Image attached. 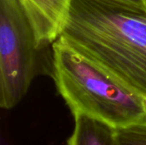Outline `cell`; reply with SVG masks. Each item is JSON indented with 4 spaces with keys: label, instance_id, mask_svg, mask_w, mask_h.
Wrapping results in <instances>:
<instances>
[{
    "label": "cell",
    "instance_id": "obj_8",
    "mask_svg": "<svg viewBox=\"0 0 146 145\" xmlns=\"http://www.w3.org/2000/svg\"><path fill=\"white\" fill-rule=\"evenodd\" d=\"M144 109H145V123H146V97H144Z\"/></svg>",
    "mask_w": 146,
    "mask_h": 145
},
{
    "label": "cell",
    "instance_id": "obj_3",
    "mask_svg": "<svg viewBox=\"0 0 146 145\" xmlns=\"http://www.w3.org/2000/svg\"><path fill=\"white\" fill-rule=\"evenodd\" d=\"M38 45L33 28L18 0H0V106L15 107L35 74Z\"/></svg>",
    "mask_w": 146,
    "mask_h": 145
},
{
    "label": "cell",
    "instance_id": "obj_2",
    "mask_svg": "<svg viewBox=\"0 0 146 145\" xmlns=\"http://www.w3.org/2000/svg\"><path fill=\"white\" fill-rule=\"evenodd\" d=\"M52 73L73 115L115 128L145 123L144 97L110 75L62 37L52 43Z\"/></svg>",
    "mask_w": 146,
    "mask_h": 145
},
{
    "label": "cell",
    "instance_id": "obj_6",
    "mask_svg": "<svg viewBox=\"0 0 146 145\" xmlns=\"http://www.w3.org/2000/svg\"><path fill=\"white\" fill-rule=\"evenodd\" d=\"M119 145H146V123L116 128Z\"/></svg>",
    "mask_w": 146,
    "mask_h": 145
},
{
    "label": "cell",
    "instance_id": "obj_1",
    "mask_svg": "<svg viewBox=\"0 0 146 145\" xmlns=\"http://www.w3.org/2000/svg\"><path fill=\"white\" fill-rule=\"evenodd\" d=\"M60 37L146 97L145 13L110 0H72Z\"/></svg>",
    "mask_w": 146,
    "mask_h": 145
},
{
    "label": "cell",
    "instance_id": "obj_5",
    "mask_svg": "<svg viewBox=\"0 0 146 145\" xmlns=\"http://www.w3.org/2000/svg\"><path fill=\"white\" fill-rule=\"evenodd\" d=\"M74 128L68 145H119L116 128L85 115H74Z\"/></svg>",
    "mask_w": 146,
    "mask_h": 145
},
{
    "label": "cell",
    "instance_id": "obj_4",
    "mask_svg": "<svg viewBox=\"0 0 146 145\" xmlns=\"http://www.w3.org/2000/svg\"><path fill=\"white\" fill-rule=\"evenodd\" d=\"M36 36L38 45L54 43L65 26L72 0H18Z\"/></svg>",
    "mask_w": 146,
    "mask_h": 145
},
{
    "label": "cell",
    "instance_id": "obj_7",
    "mask_svg": "<svg viewBox=\"0 0 146 145\" xmlns=\"http://www.w3.org/2000/svg\"><path fill=\"white\" fill-rule=\"evenodd\" d=\"M120 5L146 14V0H110Z\"/></svg>",
    "mask_w": 146,
    "mask_h": 145
}]
</instances>
